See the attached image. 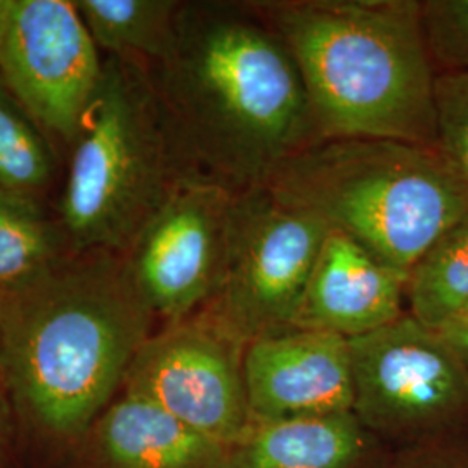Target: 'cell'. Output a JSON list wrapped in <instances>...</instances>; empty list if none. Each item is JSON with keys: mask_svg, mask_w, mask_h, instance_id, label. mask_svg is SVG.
I'll list each match as a JSON object with an SVG mask.
<instances>
[{"mask_svg": "<svg viewBox=\"0 0 468 468\" xmlns=\"http://www.w3.org/2000/svg\"><path fill=\"white\" fill-rule=\"evenodd\" d=\"M423 27L437 73L468 69V0H423Z\"/></svg>", "mask_w": 468, "mask_h": 468, "instance_id": "ffe728a7", "label": "cell"}, {"mask_svg": "<svg viewBox=\"0 0 468 468\" xmlns=\"http://www.w3.org/2000/svg\"><path fill=\"white\" fill-rule=\"evenodd\" d=\"M96 48L146 68L168 56L183 2L75 0Z\"/></svg>", "mask_w": 468, "mask_h": 468, "instance_id": "9a60e30c", "label": "cell"}, {"mask_svg": "<svg viewBox=\"0 0 468 468\" xmlns=\"http://www.w3.org/2000/svg\"><path fill=\"white\" fill-rule=\"evenodd\" d=\"M243 373L251 421L352 413L351 344L330 332L290 326L245 349Z\"/></svg>", "mask_w": 468, "mask_h": 468, "instance_id": "8fae6325", "label": "cell"}, {"mask_svg": "<svg viewBox=\"0 0 468 468\" xmlns=\"http://www.w3.org/2000/svg\"><path fill=\"white\" fill-rule=\"evenodd\" d=\"M352 413L368 434L411 448L468 432V367L444 336L408 313L349 340Z\"/></svg>", "mask_w": 468, "mask_h": 468, "instance_id": "8992f818", "label": "cell"}, {"mask_svg": "<svg viewBox=\"0 0 468 468\" xmlns=\"http://www.w3.org/2000/svg\"><path fill=\"white\" fill-rule=\"evenodd\" d=\"M373 439L354 413L251 421L229 468H363Z\"/></svg>", "mask_w": 468, "mask_h": 468, "instance_id": "5bb4252c", "label": "cell"}, {"mask_svg": "<svg viewBox=\"0 0 468 468\" xmlns=\"http://www.w3.org/2000/svg\"><path fill=\"white\" fill-rule=\"evenodd\" d=\"M328 231L266 186L234 195L224 278L201 314L245 346L293 326Z\"/></svg>", "mask_w": 468, "mask_h": 468, "instance_id": "52a82bcc", "label": "cell"}, {"mask_svg": "<svg viewBox=\"0 0 468 468\" xmlns=\"http://www.w3.org/2000/svg\"><path fill=\"white\" fill-rule=\"evenodd\" d=\"M61 231L79 253L123 255L183 179L148 68L112 56L73 141Z\"/></svg>", "mask_w": 468, "mask_h": 468, "instance_id": "5b68a950", "label": "cell"}, {"mask_svg": "<svg viewBox=\"0 0 468 468\" xmlns=\"http://www.w3.org/2000/svg\"><path fill=\"white\" fill-rule=\"evenodd\" d=\"M13 406L9 399L0 394V460L7 452L9 439H11V425H13Z\"/></svg>", "mask_w": 468, "mask_h": 468, "instance_id": "603a6c76", "label": "cell"}, {"mask_svg": "<svg viewBox=\"0 0 468 468\" xmlns=\"http://www.w3.org/2000/svg\"><path fill=\"white\" fill-rule=\"evenodd\" d=\"M435 332L444 336V340L452 346L468 367V313Z\"/></svg>", "mask_w": 468, "mask_h": 468, "instance_id": "7402d4cb", "label": "cell"}, {"mask_svg": "<svg viewBox=\"0 0 468 468\" xmlns=\"http://www.w3.org/2000/svg\"><path fill=\"white\" fill-rule=\"evenodd\" d=\"M63 239L34 195L0 189V299L25 290L65 261Z\"/></svg>", "mask_w": 468, "mask_h": 468, "instance_id": "2e32d148", "label": "cell"}, {"mask_svg": "<svg viewBox=\"0 0 468 468\" xmlns=\"http://www.w3.org/2000/svg\"><path fill=\"white\" fill-rule=\"evenodd\" d=\"M2 316H4V301L0 299V336H2Z\"/></svg>", "mask_w": 468, "mask_h": 468, "instance_id": "cb8c5ba5", "label": "cell"}, {"mask_svg": "<svg viewBox=\"0 0 468 468\" xmlns=\"http://www.w3.org/2000/svg\"><path fill=\"white\" fill-rule=\"evenodd\" d=\"M101 71L75 2L0 0V79L37 125L73 144Z\"/></svg>", "mask_w": 468, "mask_h": 468, "instance_id": "30bf717a", "label": "cell"}, {"mask_svg": "<svg viewBox=\"0 0 468 468\" xmlns=\"http://www.w3.org/2000/svg\"><path fill=\"white\" fill-rule=\"evenodd\" d=\"M301 71L319 134L437 144L419 0L253 2Z\"/></svg>", "mask_w": 468, "mask_h": 468, "instance_id": "3957f363", "label": "cell"}, {"mask_svg": "<svg viewBox=\"0 0 468 468\" xmlns=\"http://www.w3.org/2000/svg\"><path fill=\"white\" fill-rule=\"evenodd\" d=\"M148 75L185 181L239 195L323 139L299 68L253 2H183Z\"/></svg>", "mask_w": 468, "mask_h": 468, "instance_id": "6da1fadb", "label": "cell"}, {"mask_svg": "<svg viewBox=\"0 0 468 468\" xmlns=\"http://www.w3.org/2000/svg\"><path fill=\"white\" fill-rule=\"evenodd\" d=\"M437 150L468 191V69L437 73Z\"/></svg>", "mask_w": 468, "mask_h": 468, "instance_id": "d6986e66", "label": "cell"}, {"mask_svg": "<svg viewBox=\"0 0 468 468\" xmlns=\"http://www.w3.org/2000/svg\"><path fill=\"white\" fill-rule=\"evenodd\" d=\"M73 452L79 468H229L231 446L122 392Z\"/></svg>", "mask_w": 468, "mask_h": 468, "instance_id": "4fadbf2b", "label": "cell"}, {"mask_svg": "<svg viewBox=\"0 0 468 468\" xmlns=\"http://www.w3.org/2000/svg\"><path fill=\"white\" fill-rule=\"evenodd\" d=\"M234 195L218 185L181 181L123 253L154 319L179 323L201 313L224 278Z\"/></svg>", "mask_w": 468, "mask_h": 468, "instance_id": "9c48e42d", "label": "cell"}, {"mask_svg": "<svg viewBox=\"0 0 468 468\" xmlns=\"http://www.w3.org/2000/svg\"><path fill=\"white\" fill-rule=\"evenodd\" d=\"M245 349L201 313L164 324L137 352L122 392L153 402L197 432L233 446L251 425Z\"/></svg>", "mask_w": 468, "mask_h": 468, "instance_id": "ba28073f", "label": "cell"}, {"mask_svg": "<svg viewBox=\"0 0 468 468\" xmlns=\"http://www.w3.org/2000/svg\"><path fill=\"white\" fill-rule=\"evenodd\" d=\"M408 274L347 234L330 229L293 321L297 328L340 335L373 334L406 314Z\"/></svg>", "mask_w": 468, "mask_h": 468, "instance_id": "7c38bea8", "label": "cell"}, {"mask_svg": "<svg viewBox=\"0 0 468 468\" xmlns=\"http://www.w3.org/2000/svg\"><path fill=\"white\" fill-rule=\"evenodd\" d=\"M154 316L123 255L79 253L4 299L0 377L38 439L75 448L123 388Z\"/></svg>", "mask_w": 468, "mask_h": 468, "instance_id": "7a4b0ae2", "label": "cell"}, {"mask_svg": "<svg viewBox=\"0 0 468 468\" xmlns=\"http://www.w3.org/2000/svg\"><path fill=\"white\" fill-rule=\"evenodd\" d=\"M50 174L52 154L44 135L0 79V189L34 195Z\"/></svg>", "mask_w": 468, "mask_h": 468, "instance_id": "ac0fdd59", "label": "cell"}, {"mask_svg": "<svg viewBox=\"0 0 468 468\" xmlns=\"http://www.w3.org/2000/svg\"><path fill=\"white\" fill-rule=\"evenodd\" d=\"M406 313L441 330L468 313V218L454 224L408 274Z\"/></svg>", "mask_w": 468, "mask_h": 468, "instance_id": "e0dca14e", "label": "cell"}, {"mask_svg": "<svg viewBox=\"0 0 468 468\" xmlns=\"http://www.w3.org/2000/svg\"><path fill=\"white\" fill-rule=\"evenodd\" d=\"M462 439L417 448L413 458L401 468H468V446Z\"/></svg>", "mask_w": 468, "mask_h": 468, "instance_id": "44dd1931", "label": "cell"}, {"mask_svg": "<svg viewBox=\"0 0 468 468\" xmlns=\"http://www.w3.org/2000/svg\"><path fill=\"white\" fill-rule=\"evenodd\" d=\"M266 187L404 274L468 218V191L437 146L392 139H319Z\"/></svg>", "mask_w": 468, "mask_h": 468, "instance_id": "277c9868", "label": "cell"}]
</instances>
